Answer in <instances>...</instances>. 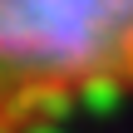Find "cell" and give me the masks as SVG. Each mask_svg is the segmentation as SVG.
I'll return each mask as SVG.
<instances>
[{
    "label": "cell",
    "mask_w": 133,
    "mask_h": 133,
    "mask_svg": "<svg viewBox=\"0 0 133 133\" xmlns=\"http://www.w3.org/2000/svg\"><path fill=\"white\" fill-rule=\"evenodd\" d=\"M104 104H133V0H0V133Z\"/></svg>",
    "instance_id": "cell-1"
}]
</instances>
